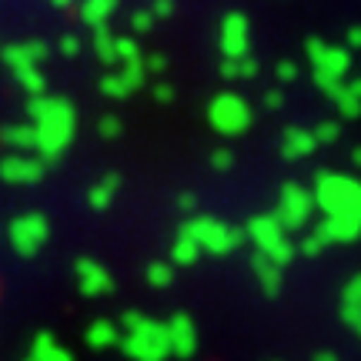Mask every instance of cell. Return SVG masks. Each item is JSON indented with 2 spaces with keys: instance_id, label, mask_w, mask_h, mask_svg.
Wrapping results in <instances>:
<instances>
[{
  "instance_id": "cell-47",
  "label": "cell",
  "mask_w": 361,
  "mask_h": 361,
  "mask_svg": "<svg viewBox=\"0 0 361 361\" xmlns=\"http://www.w3.org/2000/svg\"><path fill=\"white\" fill-rule=\"evenodd\" d=\"M348 90H351V94H355V97H358V101H361V78H358V80H351V84H348Z\"/></svg>"
},
{
  "instance_id": "cell-19",
  "label": "cell",
  "mask_w": 361,
  "mask_h": 361,
  "mask_svg": "<svg viewBox=\"0 0 361 361\" xmlns=\"http://www.w3.org/2000/svg\"><path fill=\"white\" fill-rule=\"evenodd\" d=\"M84 341H87L90 348H114V345H121V331H117L114 322H94V324H87Z\"/></svg>"
},
{
  "instance_id": "cell-28",
  "label": "cell",
  "mask_w": 361,
  "mask_h": 361,
  "mask_svg": "<svg viewBox=\"0 0 361 361\" xmlns=\"http://www.w3.org/2000/svg\"><path fill=\"white\" fill-rule=\"evenodd\" d=\"M114 54H117V64H134V61H144L137 40H130V37H114Z\"/></svg>"
},
{
  "instance_id": "cell-32",
  "label": "cell",
  "mask_w": 361,
  "mask_h": 361,
  "mask_svg": "<svg viewBox=\"0 0 361 361\" xmlns=\"http://www.w3.org/2000/svg\"><path fill=\"white\" fill-rule=\"evenodd\" d=\"M151 27H154V17H151L147 7H141V11L130 13V30H134V34H147Z\"/></svg>"
},
{
  "instance_id": "cell-21",
  "label": "cell",
  "mask_w": 361,
  "mask_h": 361,
  "mask_svg": "<svg viewBox=\"0 0 361 361\" xmlns=\"http://www.w3.org/2000/svg\"><path fill=\"white\" fill-rule=\"evenodd\" d=\"M114 11H117V0H84L80 4V20L87 27H104Z\"/></svg>"
},
{
  "instance_id": "cell-27",
  "label": "cell",
  "mask_w": 361,
  "mask_h": 361,
  "mask_svg": "<svg viewBox=\"0 0 361 361\" xmlns=\"http://www.w3.org/2000/svg\"><path fill=\"white\" fill-rule=\"evenodd\" d=\"M335 107H338V114L341 117H348V121H355V117H361V101L355 97L348 90V84L338 90V97H335Z\"/></svg>"
},
{
  "instance_id": "cell-48",
  "label": "cell",
  "mask_w": 361,
  "mask_h": 361,
  "mask_svg": "<svg viewBox=\"0 0 361 361\" xmlns=\"http://www.w3.org/2000/svg\"><path fill=\"white\" fill-rule=\"evenodd\" d=\"M351 164H355V168H361V147H355V151H351Z\"/></svg>"
},
{
  "instance_id": "cell-11",
  "label": "cell",
  "mask_w": 361,
  "mask_h": 361,
  "mask_svg": "<svg viewBox=\"0 0 361 361\" xmlns=\"http://www.w3.org/2000/svg\"><path fill=\"white\" fill-rule=\"evenodd\" d=\"M44 178V161L30 154H7L0 161V180L4 184H37Z\"/></svg>"
},
{
  "instance_id": "cell-2",
  "label": "cell",
  "mask_w": 361,
  "mask_h": 361,
  "mask_svg": "<svg viewBox=\"0 0 361 361\" xmlns=\"http://www.w3.org/2000/svg\"><path fill=\"white\" fill-rule=\"evenodd\" d=\"M311 201L324 211V218H361V180L335 171H318Z\"/></svg>"
},
{
  "instance_id": "cell-41",
  "label": "cell",
  "mask_w": 361,
  "mask_h": 361,
  "mask_svg": "<svg viewBox=\"0 0 361 361\" xmlns=\"http://www.w3.org/2000/svg\"><path fill=\"white\" fill-rule=\"evenodd\" d=\"M264 107L268 111H278V107H284V94L278 87H271V90H264Z\"/></svg>"
},
{
  "instance_id": "cell-45",
  "label": "cell",
  "mask_w": 361,
  "mask_h": 361,
  "mask_svg": "<svg viewBox=\"0 0 361 361\" xmlns=\"http://www.w3.org/2000/svg\"><path fill=\"white\" fill-rule=\"evenodd\" d=\"M178 207H180V211H184V214H191L194 207H197V197H194L191 191H184V194H180V197H178Z\"/></svg>"
},
{
  "instance_id": "cell-39",
  "label": "cell",
  "mask_w": 361,
  "mask_h": 361,
  "mask_svg": "<svg viewBox=\"0 0 361 361\" xmlns=\"http://www.w3.org/2000/svg\"><path fill=\"white\" fill-rule=\"evenodd\" d=\"M144 71H151V74H164V71H168V57H164V54H151V57L144 61Z\"/></svg>"
},
{
  "instance_id": "cell-14",
  "label": "cell",
  "mask_w": 361,
  "mask_h": 361,
  "mask_svg": "<svg viewBox=\"0 0 361 361\" xmlns=\"http://www.w3.org/2000/svg\"><path fill=\"white\" fill-rule=\"evenodd\" d=\"M74 271H78L80 291L87 298H101V295H111V291H114V278H111L107 268L97 264L94 258H80L78 264H74Z\"/></svg>"
},
{
  "instance_id": "cell-17",
  "label": "cell",
  "mask_w": 361,
  "mask_h": 361,
  "mask_svg": "<svg viewBox=\"0 0 361 361\" xmlns=\"http://www.w3.org/2000/svg\"><path fill=\"white\" fill-rule=\"evenodd\" d=\"M251 268H255V278H258V284H261V291L264 295H278L281 291V271L284 268H278L271 258H264V255H251Z\"/></svg>"
},
{
  "instance_id": "cell-24",
  "label": "cell",
  "mask_w": 361,
  "mask_h": 361,
  "mask_svg": "<svg viewBox=\"0 0 361 361\" xmlns=\"http://www.w3.org/2000/svg\"><path fill=\"white\" fill-rule=\"evenodd\" d=\"M17 84L30 94V97H44L47 94V78L40 74V67H30V71H20V74H13Z\"/></svg>"
},
{
  "instance_id": "cell-38",
  "label": "cell",
  "mask_w": 361,
  "mask_h": 361,
  "mask_svg": "<svg viewBox=\"0 0 361 361\" xmlns=\"http://www.w3.org/2000/svg\"><path fill=\"white\" fill-rule=\"evenodd\" d=\"M57 47H61V54H64V57H78V54H80V37H74V34H64Z\"/></svg>"
},
{
  "instance_id": "cell-20",
  "label": "cell",
  "mask_w": 361,
  "mask_h": 361,
  "mask_svg": "<svg viewBox=\"0 0 361 361\" xmlns=\"http://www.w3.org/2000/svg\"><path fill=\"white\" fill-rule=\"evenodd\" d=\"M0 144H4V147H13V154H20V151H34V128H30V124L0 128Z\"/></svg>"
},
{
  "instance_id": "cell-4",
  "label": "cell",
  "mask_w": 361,
  "mask_h": 361,
  "mask_svg": "<svg viewBox=\"0 0 361 361\" xmlns=\"http://www.w3.org/2000/svg\"><path fill=\"white\" fill-rule=\"evenodd\" d=\"M245 241L258 247V255L271 258L278 268H288L291 261H295V245H291V238L284 231L278 221L271 218V214H258V218H251L245 224Z\"/></svg>"
},
{
  "instance_id": "cell-12",
  "label": "cell",
  "mask_w": 361,
  "mask_h": 361,
  "mask_svg": "<svg viewBox=\"0 0 361 361\" xmlns=\"http://www.w3.org/2000/svg\"><path fill=\"white\" fill-rule=\"evenodd\" d=\"M311 238L318 241L322 247L328 245H351V241H358L361 238V218H324Z\"/></svg>"
},
{
  "instance_id": "cell-26",
  "label": "cell",
  "mask_w": 361,
  "mask_h": 361,
  "mask_svg": "<svg viewBox=\"0 0 361 361\" xmlns=\"http://www.w3.org/2000/svg\"><path fill=\"white\" fill-rule=\"evenodd\" d=\"M101 90L104 94H107V97H114V101H124V97H130V94H134V90H130V84L124 78H121V74H104L101 78Z\"/></svg>"
},
{
  "instance_id": "cell-34",
  "label": "cell",
  "mask_w": 361,
  "mask_h": 361,
  "mask_svg": "<svg viewBox=\"0 0 361 361\" xmlns=\"http://www.w3.org/2000/svg\"><path fill=\"white\" fill-rule=\"evenodd\" d=\"M314 84L324 90V97H331L335 101L338 97V90L345 87V80H331V78H324V74H314Z\"/></svg>"
},
{
  "instance_id": "cell-5",
  "label": "cell",
  "mask_w": 361,
  "mask_h": 361,
  "mask_svg": "<svg viewBox=\"0 0 361 361\" xmlns=\"http://www.w3.org/2000/svg\"><path fill=\"white\" fill-rule=\"evenodd\" d=\"M207 121H211V128L218 134L234 137V134H245L251 128V107L238 94H218L211 101V107H207Z\"/></svg>"
},
{
  "instance_id": "cell-10",
  "label": "cell",
  "mask_w": 361,
  "mask_h": 361,
  "mask_svg": "<svg viewBox=\"0 0 361 361\" xmlns=\"http://www.w3.org/2000/svg\"><path fill=\"white\" fill-rule=\"evenodd\" d=\"M247 40H251V27H247V17L245 13H224L221 20V34H218V44H221V54L224 61H241L247 57Z\"/></svg>"
},
{
  "instance_id": "cell-46",
  "label": "cell",
  "mask_w": 361,
  "mask_h": 361,
  "mask_svg": "<svg viewBox=\"0 0 361 361\" xmlns=\"http://www.w3.org/2000/svg\"><path fill=\"white\" fill-rule=\"evenodd\" d=\"M345 51H361V27H351L348 30V47H345Z\"/></svg>"
},
{
  "instance_id": "cell-9",
  "label": "cell",
  "mask_w": 361,
  "mask_h": 361,
  "mask_svg": "<svg viewBox=\"0 0 361 361\" xmlns=\"http://www.w3.org/2000/svg\"><path fill=\"white\" fill-rule=\"evenodd\" d=\"M305 51H308V61L314 67V74H324V78H331V80H345V74H348V67H351V54L345 47H331L322 37H308Z\"/></svg>"
},
{
  "instance_id": "cell-51",
  "label": "cell",
  "mask_w": 361,
  "mask_h": 361,
  "mask_svg": "<svg viewBox=\"0 0 361 361\" xmlns=\"http://www.w3.org/2000/svg\"><path fill=\"white\" fill-rule=\"evenodd\" d=\"M24 361H37V358H34V355H24Z\"/></svg>"
},
{
  "instance_id": "cell-52",
  "label": "cell",
  "mask_w": 361,
  "mask_h": 361,
  "mask_svg": "<svg viewBox=\"0 0 361 361\" xmlns=\"http://www.w3.org/2000/svg\"><path fill=\"white\" fill-rule=\"evenodd\" d=\"M358 331H361V324H358Z\"/></svg>"
},
{
  "instance_id": "cell-15",
  "label": "cell",
  "mask_w": 361,
  "mask_h": 361,
  "mask_svg": "<svg viewBox=\"0 0 361 361\" xmlns=\"http://www.w3.org/2000/svg\"><path fill=\"white\" fill-rule=\"evenodd\" d=\"M164 328H168V345L174 358H191L197 351V328L188 314H174Z\"/></svg>"
},
{
  "instance_id": "cell-8",
  "label": "cell",
  "mask_w": 361,
  "mask_h": 361,
  "mask_svg": "<svg viewBox=\"0 0 361 361\" xmlns=\"http://www.w3.org/2000/svg\"><path fill=\"white\" fill-rule=\"evenodd\" d=\"M27 117L34 121V128H78L74 104L64 97H30L27 101Z\"/></svg>"
},
{
  "instance_id": "cell-16",
  "label": "cell",
  "mask_w": 361,
  "mask_h": 361,
  "mask_svg": "<svg viewBox=\"0 0 361 361\" xmlns=\"http://www.w3.org/2000/svg\"><path fill=\"white\" fill-rule=\"evenodd\" d=\"M318 151V144H314V137H311L308 128H288L281 137V157H288V161H301V157H308Z\"/></svg>"
},
{
  "instance_id": "cell-30",
  "label": "cell",
  "mask_w": 361,
  "mask_h": 361,
  "mask_svg": "<svg viewBox=\"0 0 361 361\" xmlns=\"http://www.w3.org/2000/svg\"><path fill=\"white\" fill-rule=\"evenodd\" d=\"M121 117H114V114H104L101 121H97V134H101L104 141H114V137H121Z\"/></svg>"
},
{
  "instance_id": "cell-13",
  "label": "cell",
  "mask_w": 361,
  "mask_h": 361,
  "mask_svg": "<svg viewBox=\"0 0 361 361\" xmlns=\"http://www.w3.org/2000/svg\"><path fill=\"white\" fill-rule=\"evenodd\" d=\"M47 44L44 40H24V44H11V47H0V57H4V64L11 67L13 74H20V71H30V67H40L47 61Z\"/></svg>"
},
{
  "instance_id": "cell-37",
  "label": "cell",
  "mask_w": 361,
  "mask_h": 361,
  "mask_svg": "<svg viewBox=\"0 0 361 361\" xmlns=\"http://www.w3.org/2000/svg\"><path fill=\"white\" fill-rule=\"evenodd\" d=\"M147 11H151V17H154V20H164V17H174V0H154V4H151Z\"/></svg>"
},
{
  "instance_id": "cell-18",
  "label": "cell",
  "mask_w": 361,
  "mask_h": 361,
  "mask_svg": "<svg viewBox=\"0 0 361 361\" xmlns=\"http://www.w3.org/2000/svg\"><path fill=\"white\" fill-rule=\"evenodd\" d=\"M117 188H121V174H104V178L87 191V204L94 207V211H104V207H111V201H114Z\"/></svg>"
},
{
  "instance_id": "cell-36",
  "label": "cell",
  "mask_w": 361,
  "mask_h": 361,
  "mask_svg": "<svg viewBox=\"0 0 361 361\" xmlns=\"http://www.w3.org/2000/svg\"><path fill=\"white\" fill-rule=\"evenodd\" d=\"M274 74H278V80L291 84V80H298V64H295V61H278Z\"/></svg>"
},
{
  "instance_id": "cell-35",
  "label": "cell",
  "mask_w": 361,
  "mask_h": 361,
  "mask_svg": "<svg viewBox=\"0 0 361 361\" xmlns=\"http://www.w3.org/2000/svg\"><path fill=\"white\" fill-rule=\"evenodd\" d=\"M238 78L241 80H251V78H258V61L247 54V57H241L238 61Z\"/></svg>"
},
{
  "instance_id": "cell-23",
  "label": "cell",
  "mask_w": 361,
  "mask_h": 361,
  "mask_svg": "<svg viewBox=\"0 0 361 361\" xmlns=\"http://www.w3.org/2000/svg\"><path fill=\"white\" fill-rule=\"evenodd\" d=\"M94 54L101 57L104 64H117V54H114V34L107 27H94Z\"/></svg>"
},
{
  "instance_id": "cell-43",
  "label": "cell",
  "mask_w": 361,
  "mask_h": 361,
  "mask_svg": "<svg viewBox=\"0 0 361 361\" xmlns=\"http://www.w3.org/2000/svg\"><path fill=\"white\" fill-rule=\"evenodd\" d=\"M44 361H74V355L67 348H61V345H54V348L44 355Z\"/></svg>"
},
{
  "instance_id": "cell-22",
  "label": "cell",
  "mask_w": 361,
  "mask_h": 361,
  "mask_svg": "<svg viewBox=\"0 0 361 361\" xmlns=\"http://www.w3.org/2000/svg\"><path fill=\"white\" fill-rule=\"evenodd\" d=\"M197 258H201V247L188 241L184 234H178V241L171 247V264L174 268H191V264H197Z\"/></svg>"
},
{
  "instance_id": "cell-29",
  "label": "cell",
  "mask_w": 361,
  "mask_h": 361,
  "mask_svg": "<svg viewBox=\"0 0 361 361\" xmlns=\"http://www.w3.org/2000/svg\"><path fill=\"white\" fill-rule=\"evenodd\" d=\"M311 137H314L318 147H322V144H335L338 137H341V124H338V121H322L318 128L311 130Z\"/></svg>"
},
{
  "instance_id": "cell-40",
  "label": "cell",
  "mask_w": 361,
  "mask_h": 361,
  "mask_svg": "<svg viewBox=\"0 0 361 361\" xmlns=\"http://www.w3.org/2000/svg\"><path fill=\"white\" fill-rule=\"evenodd\" d=\"M295 251H301V255H308V258H318V255H322L324 247L318 245V241H314V238H311V234H308V238H305V241H301V245H298Z\"/></svg>"
},
{
  "instance_id": "cell-50",
  "label": "cell",
  "mask_w": 361,
  "mask_h": 361,
  "mask_svg": "<svg viewBox=\"0 0 361 361\" xmlns=\"http://www.w3.org/2000/svg\"><path fill=\"white\" fill-rule=\"evenodd\" d=\"M322 361H338V358H335V355H322Z\"/></svg>"
},
{
  "instance_id": "cell-7",
  "label": "cell",
  "mask_w": 361,
  "mask_h": 361,
  "mask_svg": "<svg viewBox=\"0 0 361 361\" xmlns=\"http://www.w3.org/2000/svg\"><path fill=\"white\" fill-rule=\"evenodd\" d=\"M47 234H51V224L44 214L30 211V214H20V218L11 221V245L20 258H34L40 247L47 245Z\"/></svg>"
},
{
  "instance_id": "cell-6",
  "label": "cell",
  "mask_w": 361,
  "mask_h": 361,
  "mask_svg": "<svg viewBox=\"0 0 361 361\" xmlns=\"http://www.w3.org/2000/svg\"><path fill=\"white\" fill-rule=\"evenodd\" d=\"M311 211H314L311 191L301 188V184H295V180H288L281 188V194H278V207H274L271 218L278 221L284 231H298V228H308Z\"/></svg>"
},
{
  "instance_id": "cell-33",
  "label": "cell",
  "mask_w": 361,
  "mask_h": 361,
  "mask_svg": "<svg viewBox=\"0 0 361 361\" xmlns=\"http://www.w3.org/2000/svg\"><path fill=\"white\" fill-rule=\"evenodd\" d=\"M211 168L218 171V174H228V171L234 168V154L228 151V147H218V151L211 154Z\"/></svg>"
},
{
  "instance_id": "cell-3",
  "label": "cell",
  "mask_w": 361,
  "mask_h": 361,
  "mask_svg": "<svg viewBox=\"0 0 361 361\" xmlns=\"http://www.w3.org/2000/svg\"><path fill=\"white\" fill-rule=\"evenodd\" d=\"M180 234L194 241V245L207 251V255H214V258H224V255H231L234 247L245 245V231L241 228H228V224H221L218 218H191L180 224Z\"/></svg>"
},
{
  "instance_id": "cell-44",
  "label": "cell",
  "mask_w": 361,
  "mask_h": 361,
  "mask_svg": "<svg viewBox=\"0 0 361 361\" xmlns=\"http://www.w3.org/2000/svg\"><path fill=\"white\" fill-rule=\"evenodd\" d=\"M218 71H221V78L224 80H241L238 78V61H221Z\"/></svg>"
},
{
  "instance_id": "cell-49",
  "label": "cell",
  "mask_w": 361,
  "mask_h": 361,
  "mask_svg": "<svg viewBox=\"0 0 361 361\" xmlns=\"http://www.w3.org/2000/svg\"><path fill=\"white\" fill-rule=\"evenodd\" d=\"M54 7H67V4H74V0H51Z\"/></svg>"
},
{
  "instance_id": "cell-31",
  "label": "cell",
  "mask_w": 361,
  "mask_h": 361,
  "mask_svg": "<svg viewBox=\"0 0 361 361\" xmlns=\"http://www.w3.org/2000/svg\"><path fill=\"white\" fill-rule=\"evenodd\" d=\"M54 345H57V341H54L51 331H40V335H34V345H30V351H27V355H34L37 361H44V355H47Z\"/></svg>"
},
{
  "instance_id": "cell-42",
  "label": "cell",
  "mask_w": 361,
  "mask_h": 361,
  "mask_svg": "<svg viewBox=\"0 0 361 361\" xmlns=\"http://www.w3.org/2000/svg\"><path fill=\"white\" fill-rule=\"evenodd\" d=\"M154 101L157 104H171L174 101V87H171V84H154Z\"/></svg>"
},
{
  "instance_id": "cell-25",
  "label": "cell",
  "mask_w": 361,
  "mask_h": 361,
  "mask_svg": "<svg viewBox=\"0 0 361 361\" xmlns=\"http://www.w3.org/2000/svg\"><path fill=\"white\" fill-rule=\"evenodd\" d=\"M144 278H147L151 288H171L174 284V264L171 261H154V264H147Z\"/></svg>"
},
{
  "instance_id": "cell-1",
  "label": "cell",
  "mask_w": 361,
  "mask_h": 361,
  "mask_svg": "<svg viewBox=\"0 0 361 361\" xmlns=\"http://www.w3.org/2000/svg\"><path fill=\"white\" fill-rule=\"evenodd\" d=\"M121 348L134 361H168L171 345H168V328L161 322H151L141 311H128L121 318Z\"/></svg>"
}]
</instances>
